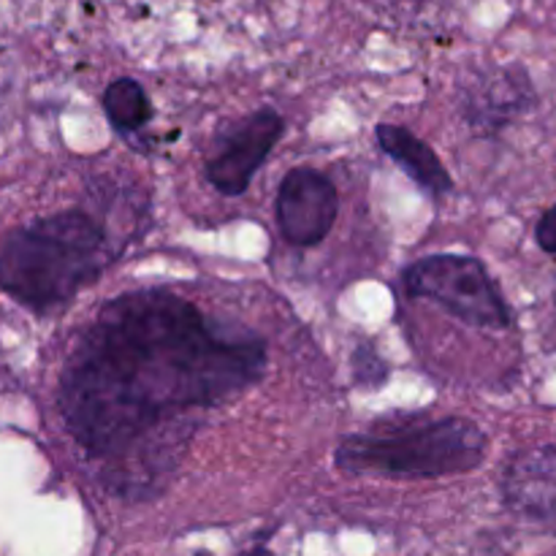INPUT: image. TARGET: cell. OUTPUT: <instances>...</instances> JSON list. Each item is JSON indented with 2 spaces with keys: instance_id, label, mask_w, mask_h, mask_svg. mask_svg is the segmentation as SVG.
Wrapping results in <instances>:
<instances>
[{
  "instance_id": "cell-1",
  "label": "cell",
  "mask_w": 556,
  "mask_h": 556,
  "mask_svg": "<svg viewBox=\"0 0 556 556\" xmlns=\"http://www.w3.org/2000/svg\"><path fill=\"white\" fill-rule=\"evenodd\" d=\"M266 369V345L217 326L166 288L123 293L96 315L60 375V413L90 456L123 459L190 410L237 400Z\"/></svg>"
},
{
  "instance_id": "cell-2",
  "label": "cell",
  "mask_w": 556,
  "mask_h": 556,
  "mask_svg": "<svg viewBox=\"0 0 556 556\" xmlns=\"http://www.w3.org/2000/svg\"><path fill=\"white\" fill-rule=\"evenodd\" d=\"M106 264V233L87 212L41 217L5 237L0 288L33 313L65 307Z\"/></svg>"
},
{
  "instance_id": "cell-3",
  "label": "cell",
  "mask_w": 556,
  "mask_h": 556,
  "mask_svg": "<svg viewBox=\"0 0 556 556\" xmlns=\"http://www.w3.org/2000/svg\"><path fill=\"white\" fill-rule=\"evenodd\" d=\"M486 432L462 416L402 418L337 445V467L353 476L448 478L478 470L486 459Z\"/></svg>"
},
{
  "instance_id": "cell-4",
  "label": "cell",
  "mask_w": 556,
  "mask_h": 556,
  "mask_svg": "<svg viewBox=\"0 0 556 556\" xmlns=\"http://www.w3.org/2000/svg\"><path fill=\"white\" fill-rule=\"evenodd\" d=\"M405 291L427 299L478 329H510L514 313L503 291L476 255L438 253L416 261L402 275Z\"/></svg>"
},
{
  "instance_id": "cell-5",
  "label": "cell",
  "mask_w": 556,
  "mask_h": 556,
  "mask_svg": "<svg viewBox=\"0 0 556 556\" xmlns=\"http://www.w3.org/2000/svg\"><path fill=\"white\" fill-rule=\"evenodd\" d=\"M286 123L271 109L248 114L226 128L217 139L215 155L206 161V179L223 195H242L280 141Z\"/></svg>"
},
{
  "instance_id": "cell-6",
  "label": "cell",
  "mask_w": 556,
  "mask_h": 556,
  "mask_svg": "<svg viewBox=\"0 0 556 556\" xmlns=\"http://www.w3.org/2000/svg\"><path fill=\"white\" fill-rule=\"evenodd\" d=\"M340 215V193L326 174L315 168H291L275 199L277 228L299 248L324 242Z\"/></svg>"
},
{
  "instance_id": "cell-7",
  "label": "cell",
  "mask_w": 556,
  "mask_h": 556,
  "mask_svg": "<svg viewBox=\"0 0 556 556\" xmlns=\"http://www.w3.org/2000/svg\"><path fill=\"white\" fill-rule=\"evenodd\" d=\"M538 103L535 85L521 65H500V68L483 71L481 76L465 87L462 112L470 128L478 134H500L510 128L516 119L532 112Z\"/></svg>"
},
{
  "instance_id": "cell-8",
  "label": "cell",
  "mask_w": 556,
  "mask_h": 556,
  "mask_svg": "<svg viewBox=\"0 0 556 556\" xmlns=\"http://www.w3.org/2000/svg\"><path fill=\"white\" fill-rule=\"evenodd\" d=\"M503 503L530 521H556V445L521 451L503 472Z\"/></svg>"
},
{
  "instance_id": "cell-9",
  "label": "cell",
  "mask_w": 556,
  "mask_h": 556,
  "mask_svg": "<svg viewBox=\"0 0 556 556\" xmlns=\"http://www.w3.org/2000/svg\"><path fill=\"white\" fill-rule=\"evenodd\" d=\"M378 144L396 166L405 168L424 190H429L432 195H445L454 188V179L445 172L443 161L434 155L432 147L427 141L418 139L413 130L402 128V125L394 123H380L378 130Z\"/></svg>"
},
{
  "instance_id": "cell-10",
  "label": "cell",
  "mask_w": 556,
  "mask_h": 556,
  "mask_svg": "<svg viewBox=\"0 0 556 556\" xmlns=\"http://www.w3.org/2000/svg\"><path fill=\"white\" fill-rule=\"evenodd\" d=\"M103 112H106L109 123L119 130V134H134L147 119L152 117L150 98H147L144 87L136 79H114L112 85L103 90Z\"/></svg>"
},
{
  "instance_id": "cell-11",
  "label": "cell",
  "mask_w": 556,
  "mask_h": 556,
  "mask_svg": "<svg viewBox=\"0 0 556 556\" xmlns=\"http://www.w3.org/2000/svg\"><path fill=\"white\" fill-rule=\"evenodd\" d=\"M353 372H356L358 383L369 386V389H375V386L389 378V367L369 345H358L356 356H353Z\"/></svg>"
},
{
  "instance_id": "cell-12",
  "label": "cell",
  "mask_w": 556,
  "mask_h": 556,
  "mask_svg": "<svg viewBox=\"0 0 556 556\" xmlns=\"http://www.w3.org/2000/svg\"><path fill=\"white\" fill-rule=\"evenodd\" d=\"M535 242L546 255H556V204L548 206L538 220Z\"/></svg>"
},
{
  "instance_id": "cell-13",
  "label": "cell",
  "mask_w": 556,
  "mask_h": 556,
  "mask_svg": "<svg viewBox=\"0 0 556 556\" xmlns=\"http://www.w3.org/2000/svg\"><path fill=\"white\" fill-rule=\"evenodd\" d=\"M244 556H275L269 552V548H253V552H248Z\"/></svg>"
},
{
  "instance_id": "cell-14",
  "label": "cell",
  "mask_w": 556,
  "mask_h": 556,
  "mask_svg": "<svg viewBox=\"0 0 556 556\" xmlns=\"http://www.w3.org/2000/svg\"><path fill=\"white\" fill-rule=\"evenodd\" d=\"M552 296H554V304H556V280H554V291H552Z\"/></svg>"
}]
</instances>
